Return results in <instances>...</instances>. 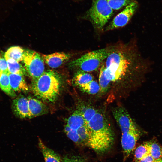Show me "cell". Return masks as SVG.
I'll return each mask as SVG.
<instances>
[{
	"mask_svg": "<svg viewBox=\"0 0 162 162\" xmlns=\"http://www.w3.org/2000/svg\"><path fill=\"white\" fill-rule=\"evenodd\" d=\"M86 123L88 138L85 146L97 153L107 152L113 142L114 135L105 115L97 109L94 115Z\"/></svg>",
	"mask_w": 162,
	"mask_h": 162,
	"instance_id": "cell-1",
	"label": "cell"
},
{
	"mask_svg": "<svg viewBox=\"0 0 162 162\" xmlns=\"http://www.w3.org/2000/svg\"><path fill=\"white\" fill-rule=\"evenodd\" d=\"M150 66L148 62L139 53L130 57L118 52L109 54L107 58L105 75L111 81L118 80L124 75L130 67H143Z\"/></svg>",
	"mask_w": 162,
	"mask_h": 162,
	"instance_id": "cell-2",
	"label": "cell"
},
{
	"mask_svg": "<svg viewBox=\"0 0 162 162\" xmlns=\"http://www.w3.org/2000/svg\"><path fill=\"white\" fill-rule=\"evenodd\" d=\"M61 79L59 74L52 70L45 71L36 80L33 81L32 90L38 98L49 102L54 101L60 90Z\"/></svg>",
	"mask_w": 162,
	"mask_h": 162,
	"instance_id": "cell-3",
	"label": "cell"
},
{
	"mask_svg": "<svg viewBox=\"0 0 162 162\" xmlns=\"http://www.w3.org/2000/svg\"><path fill=\"white\" fill-rule=\"evenodd\" d=\"M110 53L107 50L103 49L87 53L71 62V68H79L85 72L97 70L102 62L107 58Z\"/></svg>",
	"mask_w": 162,
	"mask_h": 162,
	"instance_id": "cell-4",
	"label": "cell"
},
{
	"mask_svg": "<svg viewBox=\"0 0 162 162\" xmlns=\"http://www.w3.org/2000/svg\"><path fill=\"white\" fill-rule=\"evenodd\" d=\"M113 10L106 0H94L88 12V15L95 26L102 28L112 16Z\"/></svg>",
	"mask_w": 162,
	"mask_h": 162,
	"instance_id": "cell-5",
	"label": "cell"
},
{
	"mask_svg": "<svg viewBox=\"0 0 162 162\" xmlns=\"http://www.w3.org/2000/svg\"><path fill=\"white\" fill-rule=\"evenodd\" d=\"M22 61L27 74L33 81L37 80L45 71L44 60L42 57L35 51H25Z\"/></svg>",
	"mask_w": 162,
	"mask_h": 162,
	"instance_id": "cell-6",
	"label": "cell"
},
{
	"mask_svg": "<svg viewBox=\"0 0 162 162\" xmlns=\"http://www.w3.org/2000/svg\"><path fill=\"white\" fill-rule=\"evenodd\" d=\"M140 137V132L135 124L128 132L122 133L121 144L124 161L128 158L135 148Z\"/></svg>",
	"mask_w": 162,
	"mask_h": 162,
	"instance_id": "cell-7",
	"label": "cell"
},
{
	"mask_svg": "<svg viewBox=\"0 0 162 162\" xmlns=\"http://www.w3.org/2000/svg\"><path fill=\"white\" fill-rule=\"evenodd\" d=\"M138 4L136 2H130L114 18L106 30H112L126 25L135 13Z\"/></svg>",
	"mask_w": 162,
	"mask_h": 162,
	"instance_id": "cell-8",
	"label": "cell"
},
{
	"mask_svg": "<svg viewBox=\"0 0 162 162\" xmlns=\"http://www.w3.org/2000/svg\"><path fill=\"white\" fill-rule=\"evenodd\" d=\"M112 112L122 133L128 132L135 124L130 116L123 107H116L113 110Z\"/></svg>",
	"mask_w": 162,
	"mask_h": 162,
	"instance_id": "cell-9",
	"label": "cell"
},
{
	"mask_svg": "<svg viewBox=\"0 0 162 162\" xmlns=\"http://www.w3.org/2000/svg\"><path fill=\"white\" fill-rule=\"evenodd\" d=\"M13 112L16 116L21 118H29L27 98L20 95L14 99L12 103Z\"/></svg>",
	"mask_w": 162,
	"mask_h": 162,
	"instance_id": "cell-10",
	"label": "cell"
},
{
	"mask_svg": "<svg viewBox=\"0 0 162 162\" xmlns=\"http://www.w3.org/2000/svg\"><path fill=\"white\" fill-rule=\"evenodd\" d=\"M42 57L45 63L50 67L55 68L68 61L70 55L64 52H58L48 55H42Z\"/></svg>",
	"mask_w": 162,
	"mask_h": 162,
	"instance_id": "cell-11",
	"label": "cell"
},
{
	"mask_svg": "<svg viewBox=\"0 0 162 162\" xmlns=\"http://www.w3.org/2000/svg\"><path fill=\"white\" fill-rule=\"evenodd\" d=\"M27 98L28 100L29 118L38 116L46 112L47 107L41 101L30 97Z\"/></svg>",
	"mask_w": 162,
	"mask_h": 162,
	"instance_id": "cell-12",
	"label": "cell"
},
{
	"mask_svg": "<svg viewBox=\"0 0 162 162\" xmlns=\"http://www.w3.org/2000/svg\"><path fill=\"white\" fill-rule=\"evenodd\" d=\"M9 78L11 87L15 92H26L28 90L24 76L9 74Z\"/></svg>",
	"mask_w": 162,
	"mask_h": 162,
	"instance_id": "cell-13",
	"label": "cell"
},
{
	"mask_svg": "<svg viewBox=\"0 0 162 162\" xmlns=\"http://www.w3.org/2000/svg\"><path fill=\"white\" fill-rule=\"evenodd\" d=\"M38 145L45 162H62L60 155L46 146L40 138L38 140Z\"/></svg>",
	"mask_w": 162,
	"mask_h": 162,
	"instance_id": "cell-14",
	"label": "cell"
},
{
	"mask_svg": "<svg viewBox=\"0 0 162 162\" xmlns=\"http://www.w3.org/2000/svg\"><path fill=\"white\" fill-rule=\"evenodd\" d=\"M67 124L71 128L77 130L80 127L86 124L85 119L79 109L75 110L66 120Z\"/></svg>",
	"mask_w": 162,
	"mask_h": 162,
	"instance_id": "cell-15",
	"label": "cell"
},
{
	"mask_svg": "<svg viewBox=\"0 0 162 162\" xmlns=\"http://www.w3.org/2000/svg\"><path fill=\"white\" fill-rule=\"evenodd\" d=\"M93 80V77L90 74L80 70L75 74L73 79L74 84L79 88Z\"/></svg>",
	"mask_w": 162,
	"mask_h": 162,
	"instance_id": "cell-16",
	"label": "cell"
},
{
	"mask_svg": "<svg viewBox=\"0 0 162 162\" xmlns=\"http://www.w3.org/2000/svg\"><path fill=\"white\" fill-rule=\"evenodd\" d=\"M25 51L19 46L10 47L5 52L4 58L13 59L19 62L22 61Z\"/></svg>",
	"mask_w": 162,
	"mask_h": 162,
	"instance_id": "cell-17",
	"label": "cell"
},
{
	"mask_svg": "<svg viewBox=\"0 0 162 162\" xmlns=\"http://www.w3.org/2000/svg\"><path fill=\"white\" fill-rule=\"evenodd\" d=\"M8 73H0V88L7 94L14 97L16 94L12 89L10 83Z\"/></svg>",
	"mask_w": 162,
	"mask_h": 162,
	"instance_id": "cell-18",
	"label": "cell"
},
{
	"mask_svg": "<svg viewBox=\"0 0 162 162\" xmlns=\"http://www.w3.org/2000/svg\"><path fill=\"white\" fill-rule=\"evenodd\" d=\"M7 61L9 74L26 75L27 73L24 66L19 62L11 59H5Z\"/></svg>",
	"mask_w": 162,
	"mask_h": 162,
	"instance_id": "cell-19",
	"label": "cell"
},
{
	"mask_svg": "<svg viewBox=\"0 0 162 162\" xmlns=\"http://www.w3.org/2000/svg\"><path fill=\"white\" fill-rule=\"evenodd\" d=\"M149 154L156 160L162 159V146L155 140L148 141Z\"/></svg>",
	"mask_w": 162,
	"mask_h": 162,
	"instance_id": "cell-20",
	"label": "cell"
},
{
	"mask_svg": "<svg viewBox=\"0 0 162 162\" xmlns=\"http://www.w3.org/2000/svg\"><path fill=\"white\" fill-rule=\"evenodd\" d=\"M106 68V66L104 65L101 67L99 77V84L100 88V92L103 94L107 91L111 82L105 76Z\"/></svg>",
	"mask_w": 162,
	"mask_h": 162,
	"instance_id": "cell-21",
	"label": "cell"
},
{
	"mask_svg": "<svg viewBox=\"0 0 162 162\" xmlns=\"http://www.w3.org/2000/svg\"><path fill=\"white\" fill-rule=\"evenodd\" d=\"M64 131L68 137L76 145L80 146H84L76 130L71 128L66 124L64 126Z\"/></svg>",
	"mask_w": 162,
	"mask_h": 162,
	"instance_id": "cell-22",
	"label": "cell"
},
{
	"mask_svg": "<svg viewBox=\"0 0 162 162\" xmlns=\"http://www.w3.org/2000/svg\"><path fill=\"white\" fill-rule=\"evenodd\" d=\"M149 154V148L148 142L139 146L134 152V160L140 161L145 156Z\"/></svg>",
	"mask_w": 162,
	"mask_h": 162,
	"instance_id": "cell-23",
	"label": "cell"
},
{
	"mask_svg": "<svg viewBox=\"0 0 162 162\" xmlns=\"http://www.w3.org/2000/svg\"><path fill=\"white\" fill-rule=\"evenodd\" d=\"M79 88L82 92L91 94H97L100 92V89L99 83L94 80Z\"/></svg>",
	"mask_w": 162,
	"mask_h": 162,
	"instance_id": "cell-24",
	"label": "cell"
},
{
	"mask_svg": "<svg viewBox=\"0 0 162 162\" xmlns=\"http://www.w3.org/2000/svg\"><path fill=\"white\" fill-rule=\"evenodd\" d=\"M113 10H118L125 6H127L131 2V0H106Z\"/></svg>",
	"mask_w": 162,
	"mask_h": 162,
	"instance_id": "cell-25",
	"label": "cell"
},
{
	"mask_svg": "<svg viewBox=\"0 0 162 162\" xmlns=\"http://www.w3.org/2000/svg\"><path fill=\"white\" fill-rule=\"evenodd\" d=\"M62 162H86L83 157L79 156L66 155L62 158Z\"/></svg>",
	"mask_w": 162,
	"mask_h": 162,
	"instance_id": "cell-26",
	"label": "cell"
},
{
	"mask_svg": "<svg viewBox=\"0 0 162 162\" xmlns=\"http://www.w3.org/2000/svg\"><path fill=\"white\" fill-rule=\"evenodd\" d=\"M8 73V64L5 58H0V73Z\"/></svg>",
	"mask_w": 162,
	"mask_h": 162,
	"instance_id": "cell-27",
	"label": "cell"
},
{
	"mask_svg": "<svg viewBox=\"0 0 162 162\" xmlns=\"http://www.w3.org/2000/svg\"><path fill=\"white\" fill-rule=\"evenodd\" d=\"M158 161L155 160L149 154L140 160V162H157Z\"/></svg>",
	"mask_w": 162,
	"mask_h": 162,
	"instance_id": "cell-28",
	"label": "cell"
},
{
	"mask_svg": "<svg viewBox=\"0 0 162 162\" xmlns=\"http://www.w3.org/2000/svg\"><path fill=\"white\" fill-rule=\"evenodd\" d=\"M157 162H162V159L158 160Z\"/></svg>",
	"mask_w": 162,
	"mask_h": 162,
	"instance_id": "cell-29",
	"label": "cell"
},
{
	"mask_svg": "<svg viewBox=\"0 0 162 162\" xmlns=\"http://www.w3.org/2000/svg\"><path fill=\"white\" fill-rule=\"evenodd\" d=\"M134 162H140V161L134 160Z\"/></svg>",
	"mask_w": 162,
	"mask_h": 162,
	"instance_id": "cell-30",
	"label": "cell"
},
{
	"mask_svg": "<svg viewBox=\"0 0 162 162\" xmlns=\"http://www.w3.org/2000/svg\"></svg>",
	"mask_w": 162,
	"mask_h": 162,
	"instance_id": "cell-31",
	"label": "cell"
}]
</instances>
